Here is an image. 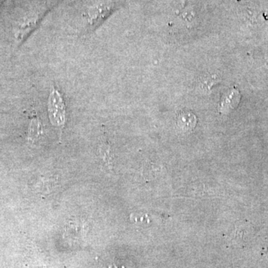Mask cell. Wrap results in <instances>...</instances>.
I'll return each instance as SVG.
<instances>
[{"label": "cell", "instance_id": "cell-2", "mask_svg": "<svg viewBox=\"0 0 268 268\" xmlns=\"http://www.w3.org/2000/svg\"><path fill=\"white\" fill-rule=\"evenodd\" d=\"M42 133V125L38 116L36 112H32L29 123V133L28 137L30 142L37 141L40 138Z\"/></svg>", "mask_w": 268, "mask_h": 268}, {"label": "cell", "instance_id": "cell-1", "mask_svg": "<svg viewBox=\"0 0 268 268\" xmlns=\"http://www.w3.org/2000/svg\"><path fill=\"white\" fill-rule=\"evenodd\" d=\"M47 111L52 126L58 129L63 128L66 121V103L64 95L55 84L50 86Z\"/></svg>", "mask_w": 268, "mask_h": 268}]
</instances>
